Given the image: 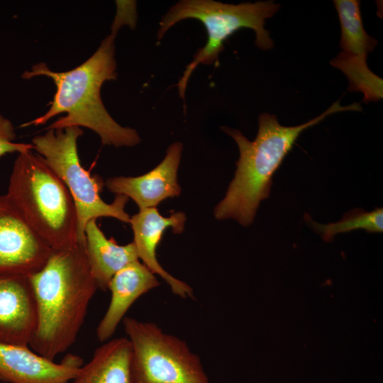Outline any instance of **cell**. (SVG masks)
Returning <instances> with one entry per match:
<instances>
[{"mask_svg": "<svg viewBox=\"0 0 383 383\" xmlns=\"http://www.w3.org/2000/svg\"><path fill=\"white\" fill-rule=\"evenodd\" d=\"M182 144L170 145L162 161L150 172L138 177H114L105 182L106 188L116 195L132 199L140 209L156 208L163 200L179 196L177 170Z\"/></svg>", "mask_w": 383, "mask_h": 383, "instance_id": "30bf717a", "label": "cell"}, {"mask_svg": "<svg viewBox=\"0 0 383 383\" xmlns=\"http://www.w3.org/2000/svg\"><path fill=\"white\" fill-rule=\"evenodd\" d=\"M37 326L29 277L0 275V343L28 346Z\"/></svg>", "mask_w": 383, "mask_h": 383, "instance_id": "7c38bea8", "label": "cell"}, {"mask_svg": "<svg viewBox=\"0 0 383 383\" xmlns=\"http://www.w3.org/2000/svg\"><path fill=\"white\" fill-rule=\"evenodd\" d=\"M116 33L112 30L89 59L71 70L53 72L45 63H39L33 66L30 71L24 72V79L37 76L51 78L57 90L46 113L21 126L42 125L65 113V116L57 118L48 129L84 127L95 132L105 145L132 147L140 143L137 131L114 121L101 98L102 84L117 78L114 57Z\"/></svg>", "mask_w": 383, "mask_h": 383, "instance_id": "7a4b0ae2", "label": "cell"}, {"mask_svg": "<svg viewBox=\"0 0 383 383\" xmlns=\"http://www.w3.org/2000/svg\"><path fill=\"white\" fill-rule=\"evenodd\" d=\"M307 224L316 232L321 234L326 241H331L335 235L347 233L357 229H363L369 233H382L383 209L376 208L367 212L362 209H355L344 214L338 222L320 224L313 221L308 213L304 215Z\"/></svg>", "mask_w": 383, "mask_h": 383, "instance_id": "e0dca14e", "label": "cell"}, {"mask_svg": "<svg viewBox=\"0 0 383 383\" xmlns=\"http://www.w3.org/2000/svg\"><path fill=\"white\" fill-rule=\"evenodd\" d=\"M186 216L182 212L162 216L156 208L142 209L132 216L130 223L133 232V243L138 259L152 273L159 275L170 286L172 293L181 298H194L192 288L167 272L160 264L156 250L165 230L172 228L173 233H180L184 228Z\"/></svg>", "mask_w": 383, "mask_h": 383, "instance_id": "8fae6325", "label": "cell"}, {"mask_svg": "<svg viewBox=\"0 0 383 383\" xmlns=\"http://www.w3.org/2000/svg\"><path fill=\"white\" fill-rule=\"evenodd\" d=\"M16 134L9 119L0 115V157L11 152L33 150L32 144L15 142Z\"/></svg>", "mask_w": 383, "mask_h": 383, "instance_id": "d6986e66", "label": "cell"}, {"mask_svg": "<svg viewBox=\"0 0 383 383\" xmlns=\"http://www.w3.org/2000/svg\"><path fill=\"white\" fill-rule=\"evenodd\" d=\"M131 357L127 338L109 340L94 350L70 383H132Z\"/></svg>", "mask_w": 383, "mask_h": 383, "instance_id": "9a60e30c", "label": "cell"}, {"mask_svg": "<svg viewBox=\"0 0 383 383\" xmlns=\"http://www.w3.org/2000/svg\"><path fill=\"white\" fill-rule=\"evenodd\" d=\"M131 349L132 383H210L199 357L156 323L125 316Z\"/></svg>", "mask_w": 383, "mask_h": 383, "instance_id": "52a82bcc", "label": "cell"}, {"mask_svg": "<svg viewBox=\"0 0 383 383\" xmlns=\"http://www.w3.org/2000/svg\"><path fill=\"white\" fill-rule=\"evenodd\" d=\"M345 111H362V107L357 103L343 106L338 100L321 115L296 126H282L275 115L263 113L258 117V132L252 141L237 129L222 127L237 143L240 156L226 196L214 209L215 218H233L242 226H250L260 201L270 196L274 172L299 135L328 116Z\"/></svg>", "mask_w": 383, "mask_h": 383, "instance_id": "3957f363", "label": "cell"}, {"mask_svg": "<svg viewBox=\"0 0 383 383\" xmlns=\"http://www.w3.org/2000/svg\"><path fill=\"white\" fill-rule=\"evenodd\" d=\"M159 284L156 275L140 260L118 271L108 284L111 299L96 328L98 340L101 343L110 340L132 304Z\"/></svg>", "mask_w": 383, "mask_h": 383, "instance_id": "4fadbf2b", "label": "cell"}, {"mask_svg": "<svg viewBox=\"0 0 383 383\" xmlns=\"http://www.w3.org/2000/svg\"><path fill=\"white\" fill-rule=\"evenodd\" d=\"M0 383H1V382L0 381Z\"/></svg>", "mask_w": 383, "mask_h": 383, "instance_id": "ffe728a7", "label": "cell"}, {"mask_svg": "<svg viewBox=\"0 0 383 383\" xmlns=\"http://www.w3.org/2000/svg\"><path fill=\"white\" fill-rule=\"evenodd\" d=\"M333 2L341 29L342 52L336 57L349 62H366L367 54L374 50L377 41L369 35L363 27L360 1L335 0Z\"/></svg>", "mask_w": 383, "mask_h": 383, "instance_id": "2e32d148", "label": "cell"}, {"mask_svg": "<svg viewBox=\"0 0 383 383\" xmlns=\"http://www.w3.org/2000/svg\"><path fill=\"white\" fill-rule=\"evenodd\" d=\"M279 9V4L272 1L231 4L213 0H182L173 5L159 23L158 40L177 23L188 18L201 21L207 33L205 45L196 51L178 82L179 96L184 98L187 82L200 63L218 64V55L224 50V42L239 29L253 30L257 48L265 50L271 49L273 41L264 28L265 21Z\"/></svg>", "mask_w": 383, "mask_h": 383, "instance_id": "5b68a950", "label": "cell"}, {"mask_svg": "<svg viewBox=\"0 0 383 383\" xmlns=\"http://www.w3.org/2000/svg\"><path fill=\"white\" fill-rule=\"evenodd\" d=\"M87 255L99 289L106 290L111 277L126 265L139 260L133 242L118 245L108 239L96 223L89 221L84 228Z\"/></svg>", "mask_w": 383, "mask_h": 383, "instance_id": "5bb4252c", "label": "cell"}, {"mask_svg": "<svg viewBox=\"0 0 383 383\" xmlns=\"http://www.w3.org/2000/svg\"><path fill=\"white\" fill-rule=\"evenodd\" d=\"M36 307L37 326L31 349L51 360L77 340L97 289L84 240L52 250L43 267L29 276Z\"/></svg>", "mask_w": 383, "mask_h": 383, "instance_id": "6da1fadb", "label": "cell"}, {"mask_svg": "<svg viewBox=\"0 0 383 383\" xmlns=\"http://www.w3.org/2000/svg\"><path fill=\"white\" fill-rule=\"evenodd\" d=\"M83 134L79 127L48 129L32 140L33 150L43 157L69 189L76 206L78 217V240H84L87 223L99 217H112L130 223L131 217L125 211L128 198L116 195L108 204L101 197L103 182L92 177L81 165L77 140Z\"/></svg>", "mask_w": 383, "mask_h": 383, "instance_id": "8992f818", "label": "cell"}, {"mask_svg": "<svg viewBox=\"0 0 383 383\" xmlns=\"http://www.w3.org/2000/svg\"><path fill=\"white\" fill-rule=\"evenodd\" d=\"M83 365L74 354L55 362L28 346L0 343V381L7 383H70Z\"/></svg>", "mask_w": 383, "mask_h": 383, "instance_id": "9c48e42d", "label": "cell"}, {"mask_svg": "<svg viewBox=\"0 0 383 383\" xmlns=\"http://www.w3.org/2000/svg\"><path fill=\"white\" fill-rule=\"evenodd\" d=\"M52 250L6 194L0 196V275L29 277L40 271Z\"/></svg>", "mask_w": 383, "mask_h": 383, "instance_id": "ba28073f", "label": "cell"}, {"mask_svg": "<svg viewBox=\"0 0 383 383\" xmlns=\"http://www.w3.org/2000/svg\"><path fill=\"white\" fill-rule=\"evenodd\" d=\"M331 64L346 75L349 80V91L363 93L365 102L382 99V79L374 74L367 63L346 62L334 58Z\"/></svg>", "mask_w": 383, "mask_h": 383, "instance_id": "ac0fdd59", "label": "cell"}, {"mask_svg": "<svg viewBox=\"0 0 383 383\" xmlns=\"http://www.w3.org/2000/svg\"><path fill=\"white\" fill-rule=\"evenodd\" d=\"M6 194L52 250L70 249L79 241L72 194L38 154L18 153Z\"/></svg>", "mask_w": 383, "mask_h": 383, "instance_id": "277c9868", "label": "cell"}]
</instances>
